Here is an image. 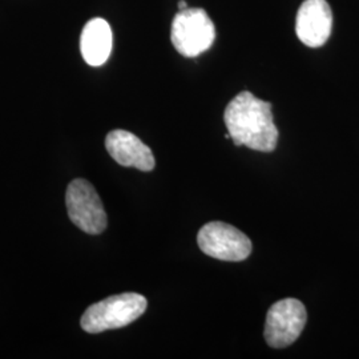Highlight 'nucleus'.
<instances>
[{
	"mask_svg": "<svg viewBox=\"0 0 359 359\" xmlns=\"http://www.w3.org/2000/svg\"><path fill=\"white\" fill-rule=\"evenodd\" d=\"M225 126L234 145H245L259 152H273L278 142L271 104L257 99L248 90L238 93L224 114Z\"/></svg>",
	"mask_w": 359,
	"mask_h": 359,
	"instance_id": "nucleus-1",
	"label": "nucleus"
},
{
	"mask_svg": "<svg viewBox=\"0 0 359 359\" xmlns=\"http://www.w3.org/2000/svg\"><path fill=\"white\" fill-rule=\"evenodd\" d=\"M147 306L145 297L137 293L112 295L87 309L80 325L84 332L90 334L120 329L142 317Z\"/></svg>",
	"mask_w": 359,
	"mask_h": 359,
	"instance_id": "nucleus-2",
	"label": "nucleus"
},
{
	"mask_svg": "<svg viewBox=\"0 0 359 359\" xmlns=\"http://www.w3.org/2000/svg\"><path fill=\"white\" fill-rule=\"evenodd\" d=\"M216 39V28L203 8H185L175 16L170 40L179 53L196 57L208 51Z\"/></svg>",
	"mask_w": 359,
	"mask_h": 359,
	"instance_id": "nucleus-3",
	"label": "nucleus"
},
{
	"mask_svg": "<svg viewBox=\"0 0 359 359\" xmlns=\"http://www.w3.org/2000/svg\"><path fill=\"white\" fill-rule=\"evenodd\" d=\"M65 204L71 221L88 234H100L107 228L103 201L90 181L74 180L65 194Z\"/></svg>",
	"mask_w": 359,
	"mask_h": 359,
	"instance_id": "nucleus-4",
	"label": "nucleus"
},
{
	"mask_svg": "<svg viewBox=\"0 0 359 359\" xmlns=\"http://www.w3.org/2000/svg\"><path fill=\"white\" fill-rule=\"evenodd\" d=\"M197 244L206 256L221 261L238 262L252 253L249 237L237 228L219 221L209 222L200 229Z\"/></svg>",
	"mask_w": 359,
	"mask_h": 359,
	"instance_id": "nucleus-5",
	"label": "nucleus"
},
{
	"mask_svg": "<svg viewBox=\"0 0 359 359\" xmlns=\"http://www.w3.org/2000/svg\"><path fill=\"white\" fill-rule=\"evenodd\" d=\"M306 320V309L301 301L285 298L276 302L266 316L265 341L274 348L290 346L302 333Z\"/></svg>",
	"mask_w": 359,
	"mask_h": 359,
	"instance_id": "nucleus-6",
	"label": "nucleus"
},
{
	"mask_svg": "<svg viewBox=\"0 0 359 359\" xmlns=\"http://www.w3.org/2000/svg\"><path fill=\"white\" fill-rule=\"evenodd\" d=\"M333 13L326 0H305L295 19L298 39L308 47L318 48L332 35Z\"/></svg>",
	"mask_w": 359,
	"mask_h": 359,
	"instance_id": "nucleus-7",
	"label": "nucleus"
},
{
	"mask_svg": "<svg viewBox=\"0 0 359 359\" xmlns=\"http://www.w3.org/2000/svg\"><path fill=\"white\" fill-rule=\"evenodd\" d=\"M105 148L111 157L123 167H133L142 172H151L154 168V157L149 147L124 129H115L108 133Z\"/></svg>",
	"mask_w": 359,
	"mask_h": 359,
	"instance_id": "nucleus-8",
	"label": "nucleus"
},
{
	"mask_svg": "<svg viewBox=\"0 0 359 359\" xmlns=\"http://www.w3.org/2000/svg\"><path fill=\"white\" fill-rule=\"evenodd\" d=\"M80 51L87 65H103L112 51V29L102 18L90 19L83 28Z\"/></svg>",
	"mask_w": 359,
	"mask_h": 359,
	"instance_id": "nucleus-9",
	"label": "nucleus"
},
{
	"mask_svg": "<svg viewBox=\"0 0 359 359\" xmlns=\"http://www.w3.org/2000/svg\"><path fill=\"white\" fill-rule=\"evenodd\" d=\"M185 8H188V4H187V1H184V0H181L179 1V10H185Z\"/></svg>",
	"mask_w": 359,
	"mask_h": 359,
	"instance_id": "nucleus-10",
	"label": "nucleus"
}]
</instances>
